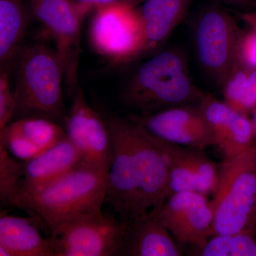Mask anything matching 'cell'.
I'll list each match as a JSON object with an SVG mask.
<instances>
[{
  "instance_id": "6da1fadb",
  "label": "cell",
  "mask_w": 256,
  "mask_h": 256,
  "mask_svg": "<svg viewBox=\"0 0 256 256\" xmlns=\"http://www.w3.org/2000/svg\"><path fill=\"white\" fill-rule=\"evenodd\" d=\"M205 92L192 82L184 56L168 50L144 62L131 77L122 101L138 114L198 104Z\"/></svg>"
},
{
  "instance_id": "7a4b0ae2",
  "label": "cell",
  "mask_w": 256,
  "mask_h": 256,
  "mask_svg": "<svg viewBox=\"0 0 256 256\" xmlns=\"http://www.w3.org/2000/svg\"><path fill=\"white\" fill-rule=\"evenodd\" d=\"M108 172L82 162L18 207L34 214L54 234L70 222L102 210Z\"/></svg>"
},
{
  "instance_id": "3957f363",
  "label": "cell",
  "mask_w": 256,
  "mask_h": 256,
  "mask_svg": "<svg viewBox=\"0 0 256 256\" xmlns=\"http://www.w3.org/2000/svg\"><path fill=\"white\" fill-rule=\"evenodd\" d=\"M14 96L16 114H38L66 124L63 66L56 50L44 44L23 48L18 60Z\"/></svg>"
},
{
  "instance_id": "277c9868",
  "label": "cell",
  "mask_w": 256,
  "mask_h": 256,
  "mask_svg": "<svg viewBox=\"0 0 256 256\" xmlns=\"http://www.w3.org/2000/svg\"><path fill=\"white\" fill-rule=\"evenodd\" d=\"M254 146L220 164L216 190L212 200L215 235H232L255 230L256 171Z\"/></svg>"
},
{
  "instance_id": "5b68a950",
  "label": "cell",
  "mask_w": 256,
  "mask_h": 256,
  "mask_svg": "<svg viewBox=\"0 0 256 256\" xmlns=\"http://www.w3.org/2000/svg\"><path fill=\"white\" fill-rule=\"evenodd\" d=\"M112 141V159L107 178L106 201L124 222L144 214L130 120L104 118Z\"/></svg>"
},
{
  "instance_id": "8992f818",
  "label": "cell",
  "mask_w": 256,
  "mask_h": 256,
  "mask_svg": "<svg viewBox=\"0 0 256 256\" xmlns=\"http://www.w3.org/2000/svg\"><path fill=\"white\" fill-rule=\"evenodd\" d=\"M90 38L94 50L116 65L136 60L146 52L137 6L124 2L95 10Z\"/></svg>"
},
{
  "instance_id": "52a82bcc",
  "label": "cell",
  "mask_w": 256,
  "mask_h": 256,
  "mask_svg": "<svg viewBox=\"0 0 256 256\" xmlns=\"http://www.w3.org/2000/svg\"><path fill=\"white\" fill-rule=\"evenodd\" d=\"M34 16L54 38L67 90L73 97L79 86L82 20L88 14L76 0H32Z\"/></svg>"
},
{
  "instance_id": "ba28073f",
  "label": "cell",
  "mask_w": 256,
  "mask_h": 256,
  "mask_svg": "<svg viewBox=\"0 0 256 256\" xmlns=\"http://www.w3.org/2000/svg\"><path fill=\"white\" fill-rule=\"evenodd\" d=\"M242 31L228 13L217 6L206 8L196 18L194 43L197 60L218 85L236 62Z\"/></svg>"
},
{
  "instance_id": "9c48e42d",
  "label": "cell",
  "mask_w": 256,
  "mask_h": 256,
  "mask_svg": "<svg viewBox=\"0 0 256 256\" xmlns=\"http://www.w3.org/2000/svg\"><path fill=\"white\" fill-rule=\"evenodd\" d=\"M124 222L102 210L64 226L52 234L56 256H116Z\"/></svg>"
},
{
  "instance_id": "30bf717a",
  "label": "cell",
  "mask_w": 256,
  "mask_h": 256,
  "mask_svg": "<svg viewBox=\"0 0 256 256\" xmlns=\"http://www.w3.org/2000/svg\"><path fill=\"white\" fill-rule=\"evenodd\" d=\"M150 212L181 244L200 249L214 236L213 204L202 194L176 192Z\"/></svg>"
},
{
  "instance_id": "8fae6325",
  "label": "cell",
  "mask_w": 256,
  "mask_h": 256,
  "mask_svg": "<svg viewBox=\"0 0 256 256\" xmlns=\"http://www.w3.org/2000/svg\"><path fill=\"white\" fill-rule=\"evenodd\" d=\"M129 118L166 142L203 150L215 146L213 133L198 104L176 106L154 114H132Z\"/></svg>"
},
{
  "instance_id": "7c38bea8",
  "label": "cell",
  "mask_w": 256,
  "mask_h": 256,
  "mask_svg": "<svg viewBox=\"0 0 256 256\" xmlns=\"http://www.w3.org/2000/svg\"><path fill=\"white\" fill-rule=\"evenodd\" d=\"M144 213L161 206L170 196L168 156L158 138L130 119Z\"/></svg>"
},
{
  "instance_id": "4fadbf2b",
  "label": "cell",
  "mask_w": 256,
  "mask_h": 256,
  "mask_svg": "<svg viewBox=\"0 0 256 256\" xmlns=\"http://www.w3.org/2000/svg\"><path fill=\"white\" fill-rule=\"evenodd\" d=\"M159 140L168 156L170 196L180 192H196L206 196L214 194L220 164L210 160L203 150Z\"/></svg>"
},
{
  "instance_id": "5bb4252c",
  "label": "cell",
  "mask_w": 256,
  "mask_h": 256,
  "mask_svg": "<svg viewBox=\"0 0 256 256\" xmlns=\"http://www.w3.org/2000/svg\"><path fill=\"white\" fill-rule=\"evenodd\" d=\"M213 133L215 146L225 159L234 158L255 146V130L248 114L234 110L210 94L198 102Z\"/></svg>"
},
{
  "instance_id": "9a60e30c",
  "label": "cell",
  "mask_w": 256,
  "mask_h": 256,
  "mask_svg": "<svg viewBox=\"0 0 256 256\" xmlns=\"http://www.w3.org/2000/svg\"><path fill=\"white\" fill-rule=\"evenodd\" d=\"M82 162V156L68 137L33 159L24 162V175L14 206L44 190Z\"/></svg>"
},
{
  "instance_id": "2e32d148",
  "label": "cell",
  "mask_w": 256,
  "mask_h": 256,
  "mask_svg": "<svg viewBox=\"0 0 256 256\" xmlns=\"http://www.w3.org/2000/svg\"><path fill=\"white\" fill-rule=\"evenodd\" d=\"M67 137L52 120L28 117L10 122L0 131V146L20 160L26 162L40 156Z\"/></svg>"
},
{
  "instance_id": "e0dca14e",
  "label": "cell",
  "mask_w": 256,
  "mask_h": 256,
  "mask_svg": "<svg viewBox=\"0 0 256 256\" xmlns=\"http://www.w3.org/2000/svg\"><path fill=\"white\" fill-rule=\"evenodd\" d=\"M182 256L181 248L152 212L124 222L122 242L116 256Z\"/></svg>"
},
{
  "instance_id": "ac0fdd59",
  "label": "cell",
  "mask_w": 256,
  "mask_h": 256,
  "mask_svg": "<svg viewBox=\"0 0 256 256\" xmlns=\"http://www.w3.org/2000/svg\"><path fill=\"white\" fill-rule=\"evenodd\" d=\"M0 256H56L54 240L42 236L31 220L2 214Z\"/></svg>"
},
{
  "instance_id": "d6986e66",
  "label": "cell",
  "mask_w": 256,
  "mask_h": 256,
  "mask_svg": "<svg viewBox=\"0 0 256 256\" xmlns=\"http://www.w3.org/2000/svg\"><path fill=\"white\" fill-rule=\"evenodd\" d=\"M192 0H148L137 6L142 22L146 52L156 48L181 22Z\"/></svg>"
},
{
  "instance_id": "ffe728a7",
  "label": "cell",
  "mask_w": 256,
  "mask_h": 256,
  "mask_svg": "<svg viewBox=\"0 0 256 256\" xmlns=\"http://www.w3.org/2000/svg\"><path fill=\"white\" fill-rule=\"evenodd\" d=\"M28 18L22 0H0V63L9 72L18 60Z\"/></svg>"
},
{
  "instance_id": "44dd1931",
  "label": "cell",
  "mask_w": 256,
  "mask_h": 256,
  "mask_svg": "<svg viewBox=\"0 0 256 256\" xmlns=\"http://www.w3.org/2000/svg\"><path fill=\"white\" fill-rule=\"evenodd\" d=\"M86 150L82 163L108 172L112 159V141L105 119L90 108L85 130Z\"/></svg>"
},
{
  "instance_id": "7402d4cb",
  "label": "cell",
  "mask_w": 256,
  "mask_h": 256,
  "mask_svg": "<svg viewBox=\"0 0 256 256\" xmlns=\"http://www.w3.org/2000/svg\"><path fill=\"white\" fill-rule=\"evenodd\" d=\"M201 256H256L255 230L215 235L198 249Z\"/></svg>"
},
{
  "instance_id": "603a6c76",
  "label": "cell",
  "mask_w": 256,
  "mask_h": 256,
  "mask_svg": "<svg viewBox=\"0 0 256 256\" xmlns=\"http://www.w3.org/2000/svg\"><path fill=\"white\" fill-rule=\"evenodd\" d=\"M24 175V162L0 146V200L3 205H13L18 198Z\"/></svg>"
},
{
  "instance_id": "cb8c5ba5",
  "label": "cell",
  "mask_w": 256,
  "mask_h": 256,
  "mask_svg": "<svg viewBox=\"0 0 256 256\" xmlns=\"http://www.w3.org/2000/svg\"><path fill=\"white\" fill-rule=\"evenodd\" d=\"M250 69L236 62L220 85L223 92L224 102L234 110L244 114H245L244 102L246 95L248 78Z\"/></svg>"
},
{
  "instance_id": "d4e9b609",
  "label": "cell",
  "mask_w": 256,
  "mask_h": 256,
  "mask_svg": "<svg viewBox=\"0 0 256 256\" xmlns=\"http://www.w3.org/2000/svg\"><path fill=\"white\" fill-rule=\"evenodd\" d=\"M16 99L10 87L9 72L0 70V131L11 122L16 114Z\"/></svg>"
},
{
  "instance_id": "484cf974",
  "label": "cell",
  "mask_w": 256,
  "mask_h": 256,
  "mask_svg": "<svg viewBox=\"0 0 256 256\" xmlns=\"http://www.w3.org/2000/svg\"><path fill=\"white\" fill-rule=\"evenodd\" d=\"M236 62L248 68H256V28L242 31L237 47Z\"/></svg>"
},
{
  "instance_id": "4316f807",
  "label": "cell",
  "mask_w": 256,
  "mask_h": 256,
  "mask_svg": "<svg viewBox=\"0 0 256 256\" xmlns=\"http://www.w3.org/2000/svg\"><path fill=\"white\" fill-rule=\"evenodd\" d=\"M76 1L88 13L92 10L97 9L100 6L122 2H126V0H76Z\"/></svg>"
},
{
  "instance_id": "83f0119b",
  "label": "cell",
  "mask_w": 256,
  "mask_h": 256,
  "mask_svg": "<svg viewBox=\"0 0 256 256\" xmlns=\"http://www.w3.org/2000/svg\"><path fill=\"white\" fill-rule=\"evenodd\" d=\"M240 18L249 28H256V12L244 13L240 15Z\"/></svg>"
},
{
  "instance_id": "f1b7e54d",
  "label": "cell",
  "mask_w": 256,
  "mask_h": 256,
  "mask_svg": "<svg viewBox=\"0 0 256 256\" xmlns=\"http://www.w3.org/2000/svg\"><path fill=\"white\" fill-rule=\"evenodd\" d=\"M222 1L228 3V4L242 6V5L248 4L252 2H254V0H222Z\"/></svg>"
},
{
  "instance_id": "f546056e",
  "label": "cell",
  "mask_w": 256,
  "mask_h": 256,
  "mask_svg": "<svg viewBox=\"0 0 256 256\" xmlns=\"http://www.w3.org/2000/svg\"><path fill=\"white\" fill-rule=\"evenodd\" d=\"M250 114H252V124H254V130H255V146H256V107L252 110Z\"/></svg>"
},
{
  "instance_id": "4dcf8cb0",
  "label": "cell",
  "mask_w": 256,
  "mask_h": 256,
  "mask_svg": "<svg viewBox=\"0 0 256 256\" xmlns=\"http://www.w3.org/2000/svg\"><path fill=\"white\" fill-rule=\"evenodd\" d=\"M146 1H148V0H126V2L134 6H138L140 3L142 4V3Z\"/></svg>"
},
{
  "instance_id": "1f68e13d",
  "label": "cell",
  "mask_w": 256,
  "mask_h": 256,
  "mask_svg": "<svg viewBox=\"0 0 256 256\" xmlns=\"http://www.w3.org/2000/svg\"><path fill=\"white\" fill-rule=\"evenodd\" d=\"M252 162H254V168L256 171V146H254V156H252Z\"/></svg>"
},
{
  "instance_id": "d6a6232c",
  "label": "cell",
  "mask_w": 256,
  "mask_h": 256,
  "mask_svg": "<svg viewBox=\"0 0 256 256\" xmlns=\"http://www.w3.org/2000/svg\"><path fill=\"white\" fill-rule=\"evenodd\" d=\"M254 2L256 4V0H254Z\"/></svg>"
}]
</instances>
